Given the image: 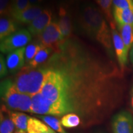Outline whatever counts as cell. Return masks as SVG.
I'll list each match as a JSON object with an SVG mask.
<instances>
[{
	"label": "cell",
	"instance_id": "ffe728a7",
	"mask_svg": "<svg viewBox=\"0 0 133 133\" xmlns=\"http://www.w3.org/2000/svg\"><path fill=\"white\" fill-rule=\"evenodd\" d=\"M16 26L12 20L1 17L0 19V39L1 41L16 32Z\"/></svg>",
	"mask_w": 133,
	"mask_h": 133
},
{
	"label": "cell",
	"instance_id": "603a6c76",
	"mask_svg": "<svg viewBox=\"0 0 133 133\" xmlns=\"http://www.w3.org/2000/svg\"><path fill=\"white\" fill-rule=\"evenodd\" d=\"M61 122L63 127L66 128H73L81 124L80 117L74 113H69L64 115L61 118Z\"/></svg>",
	"mask_w": 133,
	"mask_h": 133
},
{
	"label": "cell",
	"instance_id": "52a82bcc",
	"mask_svg": "<svg viewBox=\"0 0 133 133\" xmlns=\"http://www.w3.org/2000/svg\"><path fill=\"white\" fill-rule=\"evenodd\" d=\"M113 133H133V116L128 111L115 115L112 120Z\"/></svg>",
	"mask_w": 133,
	"mask_h": 133
},
{
	"label": "cell",
	"instance_id": "d6986e66",
	"mask_svg": "<svg viewBox=\"0 0 133 133\" xmlns=\"http://www.w3.org/2000/svg\"><path fill=\"white\" fill-rule=\"evenodd\" d=\"M117 25L126 49L129 52V49H131L133 44V26L128 24Z\"/></svg>",
	"mask_w": 133,
	"mask_h": 133
},
{
	"label": "cell",
	"instance_id": "d4e9b609",
	"mask_svg": "<svg viewBox=\"0 0 133 133\" xmlns=\"http://www.w3.org/2000/svg\"><path fill=\"white\" fill-rule=\"evenodd\" d=\"M30 6L29 0H17L14 6L11 8V15L14 18Z\"/></svg>",
	"mask_w": 133,
	"mask_h": 133
},
{
	"label": "cell",
	"instance_id": "3957f363",
	"mask_svg": "<svg viewBox=\"0 0 133 133\" xmlns=\"http://www.w3.org/2000/svg\"><path fill=\"white\" fill-rule=\"evenodd\" d=\"M1 97L8 109L31 112V96L19 92L11 79H5L1 83Z\"/></svg>",
	"mask_w": 133,
	"mask_h": 133
},
{
	"label": "cell",
	"instance_id": "e575fe53",
	"mask_svg": "<svg viewBox=\"0 0 133 133\" xmlns=\"http://www.w3.org/2000/svg\"><path fill=\"white\" fill-rule=\"evenodd\" d=\"M128 2L130 3V4H131V5H132V0H128Z\"/></svg>",
	"mask_w": 133,
	"mask_h": 133
},
{
	"label": "cell",
	"instance_id": "7c38bea8",
	"mask_svg": "<svg viewBox=\"0 0 133 133\" xmlns=\"http://www.w3.org/2000/svg\"><path fill=\"white\" fill-rule=\"evenodd\" d=\"M30 82L29 66H24L18 72L15 78L14 84L19 92L28 94Z\"/></svg>",
	"mask_w": 133,
	"mask_h": 133
},
{
	"label": "cell",
	"instance_id": "6da1fadb",
	"mask_svg": "<svg viewBox=\"0 0 133 133\" xmlns=\"http://www.w3.org/2000/svg\"><path fill=\"white\" fill-rule=\"evenodd\" d=\"M47 64L62 76V88L57 102L64 115L74 113L85 127L101 123L114 107L118 74L77 43L66 40Z\"/></svg>",
	"mask_w": 133,
	"mask_h": 133
},
{
	"label": "cell",
	"instance_id": "4316f807",
	"mask_svg": "<svg viewBox=\"0 0 133 133\" xmlns=\"http://www.w3.org/2000/svg\"><path fill=\"white\" fill-rule=\"evenodd\" d=\"M0 14L1 16L11 14V0H0Z\"/></svg>",
	"mask_w": 133,
	"mask_h": 133
},
{
	"label": "cell",
	"instance_id": "7402d4cb",
	"mask_svg": "<svg viewBox=\"0 0 133 133\" xmlns=\"http://www.w3.org/2000/svg\"><path fill=\"white\" fill-rule=\"evenodd\" d=\"M38 118L41 119L43 122L51 128L53 130L57 133H69L65 130L61 124V121L59 120L56 116L49 115H38Z\"/></svg>",
	"mask_w": 133,
	"mask_h": 133
},
{
	"label": "cell",
	"instance_id": "8992f818",
	"mask_svg": "<svg viewBox=\"0 0 133 133\" xmlns=\"http://www.w3.org/2000/svg\"><path fill=\"white\" fill-rule=\"evenodd\" d=\"M40 44L44 47L50 48L56 51L59 49L65 39L61 34L57 23H50L44 31L39 35Z\"/></svg>",
	"mask_w": 133,
	"mask_h": 133
},
{
	"label": "cell",
	"instance_id": "9c48e42d",
	"mask_svg": "<svg viewBox=\"0 0 133 133\" xmlns=\"http://www.w3.org/2000/svg\"><path fill=\"white\" fill-rule=\"evenodd\" d=\"M110 26L111 29H112L113 44H114V48L115 49L116 57H117L120 69L121 70L123 71L126 63H127L128 52L126 49L125 45H124L121 35L116 31L115 25L114 23H112L110 24Z\"/></svg>",
	"mask_w": 133,
	"mask_h": 133
},
{
	"label": "cell",
	"instance_id": "484cf974",
	"mask_svg": "<svg viewBox=\"0 0 133 133\" xmlns=\"http://www.w3.org/2000/svg\"><path fill=\"white\" fill-rule=\"evenodd\" d=\"M112 1L113 0H97V4L99 5L102 12L107 16L110 24L114 23L111 15V5L112 4Z\"/></svg>",
	"mask_w": 133,
	"mask_h": 133
},
{
	"label": "cell",
	"instance_id": "8fae6325",
	"mask_svg": "<svg viewBox=\"0 0 133 133\" xmlns=\"http://www.w3.org/2000/svg\"><path fill=\"white\" fill-rule=\"evenodd\" d=\"M25 47L15 50L9 53L6 59L8 70L11 73L20 71L24 65Z\"/></svg>",
	"mask_w": 133,
	"mask_h": 133
},
{
	"label": "cell",
	"instance_id": "ac0fdd59",
	"mask_svg": "<svg viewBox=\"0 0 133 133\" xmlns=\"http://www.w3.org/2000/svg\"><path fill=\"white\" fill-rule=\"evenodd\" d=\"M10 117L14 123L16 130L27 133V128L30 116L24 113L10 111Z\"/></svg>",
	"mask_w": 133,
	"mask_h": 133
},
{
	"label": "cell",
	"instance_id": "f1b7e54d",
	"mask_svg": "<svg viewBox=\"0 0 133 133\" xmlns=\"http://www.w3.org/2000/svg\"><path fill=\"white\" fill-rule=\"evenodd\" d=\"M8 69L6 64V62H5L4 57L2 55L0 56V76L1 78H3L8 74Z\"/></svg>",
	"mask_w": 133,
	"mask_h": 133
},
{
	"label": "cell",
	"instance_id": "4dcf8cb0",
	"mask_svg": "<svg viewBox=\"0 0 133 133\" xmlns=\"http://www.w3.org/2000/svg\"><path fill=\"white\" fill-rule=\"evenodd\" d=\"M130 99H131V109H132V113H133V86L132 87V88H131V90Z\"/></svg>",
	"mask_w": 133,
	"mask_h": 133
},
{
	"label": "cell",
	"instance_id": "d6a6232c",
	"mask_svg": "<svg viewBox=\"0 0 133 133\" xmlns=\"http://www.w3.org/2000/svg\"><path fill=\"white\" fill-rule=\"evenodd\" d=\"M17 1V0H11V8L14 6V5L15 4V3H16Z\"/></svg>",
	"mask_w": 133,
	"mask_h": 133
},
{
	"label": "cell",
	"instance_id": "ba28073f",
	"mask_svg": "<svg viewBox=\"0 0 133 133\" xmlns=\"http://www.w3.org/2000/svg\"><path fill=\"white\" fill-rule=\"evenodd\" d=\"M29 67L30 82L28 94L32 96L41 92L47 76L48 70L45 67L33 68L30 66Z\"/></svg>",
	"mask_w": 133,
	"mask_h": 133
},
{
	"label": "cell",
	"instance_id": "277c9868",
	"mask_svg": "<svg viewBox=\"0 0 133 133\" xmlns=\"http://www.w3.org/2000/svg\"><path fill=\"white\" fill-rule=\"evenodd\" d=\"M31 114H35L39 115H49L61 117L63 114L61 107L57 103L49 101L44 97L41 92L31 96Z\"/></svg>",
	"mask_w": 133,
	"mask_h": 133
},
{
	"label": "cell",
	"instance_id": "7a4b0ae2",
	"mask_svg": "<svg viewBox=\"0 0 133 133\" xmlns=\"http://www.w3.org/2000/svg\"><path fill=\"white\" fill-rule=\"evenodd\" d=\"M78 20L81 29L86 34L102 44L106 49H112L110 32L102 13L94 5H83Z\"/></svg>",
	"mask_w": 133,
	"mask_h": 133
},
{
	"label": "cell",
	"instance_id": "cb8c5ba5",
	"mask_svg": "<svg viewBox=\"0 0 133 133\" xmlns=\"http://www.w3.org/2000/svg\"><path fill=\"white\" fill-rule=\"evenodd\" d=\"M42 45L40 43H32L27 45L25 47V61L26 64H29L31 60L35 57L38 51L40 50Z\"/></svg>",
	"mask_w": 133,
	"mask_h": 133
},
{
	"label": "cell",
	"instance_id": "9a60e30c",
	"mask_svg": "<svg viewBox=\"0 0 133 133\" xmlns=\"http://www.w3.org/2000/svg\"><path fill=\"white\" fill-rule=\"evenodd\" d=\"M15 128L10 117V111L5 105H3L0 114V133H14Z\"/></svg>",
	"mask_w": 133,
	"mask_h": 133
},
{
	"label": "cell",
	"instance_id": "5bb4252c",
	"mask_svg": "<svg viewBox=\"0 0 133 133\" xmlns=\"http://www.w3.org/2000/svg\"><path fill=\"white\" fill-rule=\"evenodd\" d=\"M43 11V9L38 5L30 6L21 14L15 17L14 19L22 24H30L36 17H38Z\"/></svg>",
	"mask_w": 133,
	"mask_h": 133
},
{
	"label": "cell",
	"instance_id": "836d02e7",
	"mask_svg": "<svg viewBox=\"0 0 133 133\" xmlns=\"http://www.w3.org/2000/svg\"><path fill=\"white\" fill-rule=\"evenodd\" d=\"M14 133H25V132H21V131H18V130H16V131H14Z\"/></svg>",
	"mask_w": 133,
	"mask_h": 133
},
{
	"label": "cell",
	"instance_id": "1f68e13d",
	"mask_svg": "<svg viewBox=\"0 0 133 133\" xmlns=\"http://www.w3.org/2000/svg\"><path fill=\"white\" fill-rule=\"evenodd\" d=\"M129 55H130L131 61L133 65V44H132V46H131V47L130 53H129Z\"/></svg>",
	"mask_w": 133,
	"mask_h": 133
},
{
	"label": "cell",
	"instance_id": "4fadbf2b",
	"mask_svg": "<svg viewBox=\"0 0 133 133\" xmlns=\"http://www.w3.org/2000/svg\"><path fill=\"white\" fill-rule=\"evenodd\" d=\"M58 25L64 39H66V38H69L71 35L72 30L71 21L69 13L66 12L65 8L62 7L59 9Z\"/></svg>",
	"mask_w": 133,
	"mask_h": 133
},
{
	"label": "cell",
	"instance_id": "f546056e",
	"mask_svg": "<svg viewBox=\"0 0 133 133\" xmlns=\"http://www.w3.org/2000/svg\"><path fill=\"white\" fill-rule=\"evenodd\" d=\"M43 0H29L31 6H34V5H37L41 3Z\"/></svg>",
	"mask_w": 133,
	"mask_h": 133
},
{
	"label": "cell",
	"instance_id": "5b68a950",
	"mask_svg": "<svg viewBox=\"0 0 133 133\" xmlns=\"http://www.w3.org/2000/svg\"><path fill=\"white\" fill-rule=\"evenodd\" d=\"M31 39V35L26 30H20L1 41L0 49L3 53H10L24 48Z\"/></svg>",
	"mask_w": 133,
	"mask_h": 133
},
{
	"label": "cell",
	"instance_id": "83f0119b",
	"mask_svg": "<svg viewBox=\"0 0 133 133\" xmlns=\"http://www.w3.org/2000/svg\"><path fill=\"white\" fill-rule=\"evenodd\" d=\"M112 4L114 5V9L133 8L132 5H131L128 0H113Z\"/></svg>",
	"mask_w": 133,
	"mask_h": 133
},
{
	"label": "cell",
	"instance_id": "30bf717a",
	"mask_svg": "<svg viewBox=\"0 0 133 133\" xmlns=\"http://www.w3.org/2000/svg\"><path fill=\"white\" fill-rule=\"evenodd\" d=\"M51 12L44 9L42 13L31 22L29 26V31L33 36H39L51 23Z\"/></svg>",
	"mask_w": 133,
	"mask_h": 133
},
{
	"label": "cell",
	"instance_id": "d590c367",
	"mask_svg": "<svg viewBox=\"0 0 133 133\" xmlns=\"http://www.w3.org/2000/svg\"><path fill=\"white\" fill-rule=\"evenodd\" d=\"M97 133H104V132H97Z\"/></svg>",
	"mask_w": 133,
	"mask_h": 133
},
{
	"label": "cell",
	"instance_id": "44dd1931",
	"mask_svg": "<svg viewBox=\"0 0 133 133\" xmlns=\"http://www.w3.org/2000/svg\"><path fill=\"white\" fill-rule=\"evenodd\" d=\"M52 51L53 49L51 48L42 46L40 50L29 64V66L33 68H36L38 66L44 63L49 58L50 54Z\"/></svg>",
	"mask_w": 133,
	"mask_h": 133
},
{
	"label": "cell",
	"instance_id": "2e32d148",
	"mask_svg": "<svg viewBox=\"0 0 133 133\" xmlns=\"http://www.w3.org/2000/svg\"><path fill=\"white\" fill-rule=\"evenodd\" d=\"M27 133H56V132L40 119L30 117L28 123Z\"/></svg>",
	"mask_w": 133,
	"mask_h": 133
},
{
	"label": "cell",
	"instance_id": "e0dca14e",
	"mask_svg": "<svg viewBox=\"0 0 133 133\" xmlns=\"http://www.w3.org/2000/svg\"><path fill=\"white\" fill-rule=\"evenodd\" d=\"M114 17L117 24H128L133 26V8L114 9Z\"/></svg>",
	"mask_w": 133,
	"mask_h": 133
}]
</instances>
